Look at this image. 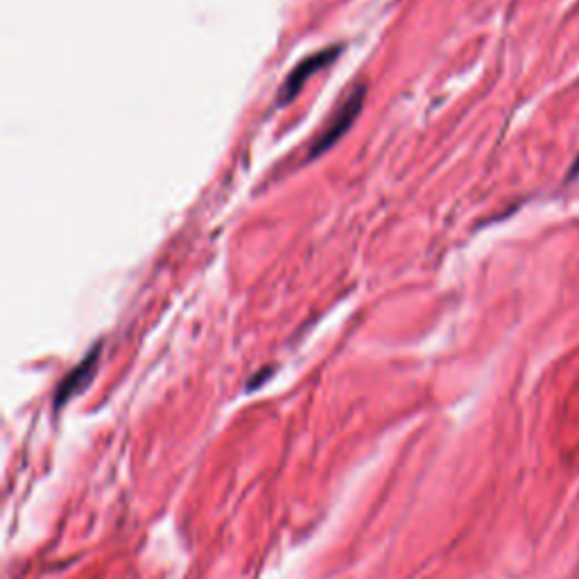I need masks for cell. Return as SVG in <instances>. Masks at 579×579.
Wrapping results in <instances>:
<instances>
[{
	"label": "cell",
	"mask_w": 579,
	"mask_h": 579,
	"mask_svg": "<svg viewBox=\"0 0 579 579\" xmlns=\"http://www.w3.org/2000/svg\"><path fill=\"white\" fill-rule=\"evenodd\" d=\"M97 358H100V347L93 349V351L64 378L62 385H59L57 390V405H64L66 401H71L75 394H79V391L88 385V381H91L93 373H96L97 369Z\"/></svg>",
	"instance_id": "obj_3"
},
{
	"label": "cell",
	"mask_w": 579,
	"mask_h": 579,
	"mask_svg": "<svg viewBox=\"0 0 579 579\" xmlns=\"http://www.w3.org/2000/svg\"><path fill=\"white\" fill-rule=\"evenodd\" d=\"M338 53H340V48L320 50V53H315L312 57L303 59V62L299 64L297 68H294L292 75H288L286 84H283V88H281V96H279L281 97V102L292 100V97L299 93V88L303 86V82H306L310 75H315L317 71H320V68H324L326 64L333 62V59L338 57Z\"/></svg>",
	"instance_id": "obj_2"
},
{
	"label": "cell",
	"mask_w": 579,
	"mask_h": 579,
	"mask_svg": "<svg viewBox=\"0 0 579 579\" xmlns=\"http://www.w3.org/2000/svg\"><path fill=\"white\" fill-rule=\"evenodd\" d=\"M362 97H364V88L362 86H353L351 93H349L347 97H344L342 105L335 109V114L330 116L329 120V127L324 129V132L317 137L315 145H312L310 154L312 157H317V154H321L324 149H329L330 145H333L335 141H338L340 137H344V132H347L349 127L353 125V120H356L358 111H361L362 107Z\"/></svg>",
	"instance_id": "obj_1"
}]
</instances>
